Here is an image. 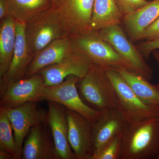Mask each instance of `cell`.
Returning a JSON list of instances; mask_svg holds the SVG:
<instances>
[{"instance_id":"cell-1","label":"cell","mask_w":159,"mask_h":159,"mask_svg":"<svg viewBox=\"0 0 159 159\" xmlns=\"http://www.w3.org/2000/svg\"><path fill=\"white\" fill-rule=\"evenodd\" d=\"M159 157L157 117L127 123L122 134L120 159H158Z\"/></svg>"},{"instance_id":"cell-2","label":"cell","mask_w":159,"mask_h":159,"mask_svg":"<svg viewBox=\"0 0 159 159\" xmlns=\"http://www.w3.org/2000/svg\"><path fill=\"white\" fill-rule=\"evenodd\" d=\"M72 51L104 70H125L135 73L130 64L108 42L91 31L70 37Z\"/></svg>"},{"instance_id":"cell-3","label":"cell","mask_w":159,"mask_h":159,"mask_svg":"<svg viewBox=\"0 0 159 159\" xmlns=\"http://www.w3.org/2000/svg\"><path fill=\"white\" fill-rule=\"evenodd\" d=\"M77 88L81 99L91 108L100 112L118 108L116 90L104 69L91 65Z\"/></svg>"},{"instance_id":"cell-4","label":"cell","mask_w":159,"mask_h":159,"mask_svg":"<svg viewBox=\"0 0 159 159\" xmlns=\"http://www.w3.org/2000/svg\"><path fill=\"white\" fill-rule=\"evenodd\" d=\"M95 0H56L54 9L66 36L91 31Z\"/></svg>"},{"instance_id":"cell-5","label":"cell","mask_w":159,"mask_h":159,"mask_svg":"<svg viewBox=\"0 0 159 159\" xmlns=\"http://www.w3.org/2000/svg\"><path fill=\"white\" fill-rule=\"evenodd\" d=\"M105 71L116 90L117 109L125 122L134 123L143 119L157 117L156 107L143 103L119 72L114 70Z\"/></svg>"},{"instance_id":"cell-6","label":"cell","mask_w":159,"mask_h":159,"mask_svg":"<svg viewBox=\"0 0 159 159\" xmlns=\"http://www.w3.org/2000/svg\"><path fill=\"white\" fill-rule=\"evenodd\" d=\"M25 36L29 49L34 54L53 41L67 37L54 7L25 23Z\"/></svg>"},{"instance_id":"cell-7","label":"cell","mask_w":159,"mask_h":159,"mask_svg":"<svg viewBox=\"0 0 159 159\" xmlns=\"http://www.w3.org/2000/svg\"><path fill=\"white\" fill-rule=\"evenodd\" d=\"M80 79L75 75H70L66 80L58 84L46 86L41 97V101H54L76 111L83 115L93 123L100 112L91 108L81 99L77 84Z\"/></svg>"},{"instance_id":"cell-8","label":"cell","mask_w":159,"mask_h":159,"mask_svg":"<svg viewBox=\"0 0 159 159\" xmlns=\"http://www.w3.org/2000/svg\"><path fill=\"white\" fill-rule=\"evenodd\" d=\"M100 38L108 42L116 51L130 64L135 73L147 80L152 78L153 71L136 47L126 37L119 25H115L97 31Z\"/></svg>"},{"instance_id":"cell-9","label":"cell","mask_w":159,"mask_h":159,"mask_svg":"<svg viewBox=\"0 0 159 159\" xmlns=\"http://www.w3.org/2000/svg\"><path fill=\"white\" fill-rule=\"evenodd\" d=\"M38 102H26L16 108L5 109L13 128L17 159H22L23 144L31 129L48 120V111L40 107Z\"/></svg>"},{"instance_id":"cell-10","label":"cell","mask_w":159,"mask_h":159,"mask_svg":"<svg viewBox=\"0 0 159 159\" xmlns=\"http://www.w3.org/2000/svg\"><path fill=\"white\" fill-rule=\"evenodd\" d=\"M45 86L43 77L39 73L12 83L0 94V108H14L26 102L41 101Z\"/></svg>"},{"instance_id":"cell-11","label":"cell","mask_w":159,"mask_h":159,"mask_svg":"<svg viewBox=\"0 0 159 159\" xmlns=\"http://www.w3.org/2000/svg\"><path fill=\"white\" fill-rule=\"evenodd\" d=\"M68 139L76 159H92L93 154V123L76 111L66 108Z\"/></svg>"},{"instance_id":"cell-12","label":"cell","mask_w":159,"mask_h":159,"mask_svg":"<svg viewBox=\"0 0 159 159\" xmlns=\"http://www.w3.org/2000/svg\"><path fill=\"white\" fill-rule=\"evenodd\" d=\"M127 123L117 109L99 113L93 122V154L92 159H97L113 139L123 133Z\"/></svg>"},{"instance_id":"cell-13","label":"cell","mask_w":159,"mask_h":159,"mask_svg":"<svg viewBox=\"0 0 159 159\" xmlns=\"http://www.w3.org/2000/svg\"><path fill=\"white\" fill-rule=\"evenodd\" d=\"M16 40L14 54L8 71L0 78V94L9 84L25 78L34 54L29 49L25 36V23L16 21Z\"/></svg>"},{"instance_id":"cell-14","label":"cell","mask_w":159,"mask_h":159,"mask_svg":"<svg viewBox=\"0 0 159 159\" xmlns=\"http://www.w3.org/2000/svg\"><path fill=\"white\" fill-rule=\"evenodd\" d=\"M22 159H59L48 121L29 131L23 144Z\"/></svg>"},{"instance_id":"cell-15","label":"cell","mask_w":159,"mask_h":159,"mask_svg":"<svg viewBox=\"0 0 159 159\" xmlns=\"http://www.w3.org/2000/svg\"><path fill=\"white\" fill-rule=\"evenodd\" d=\"M91 65L88 60L72 51L59 62L48 66L38 73L43 77L46 86L55 85L70 75L82 78L89 70Z\"/></svg>"},{"instance_id":"cell-16","label":"cell","mask_w":159,"mask_h":159,"mask_svg":"<svg viewBox=\"0 0 159 159\" xmlns=\"http://www.w3.org/2000/svg\"><path fill=\"white\" fill-rule=\"evenodd\" d=\"M48 121L59 159H76L68 139V123L66 107L48 101Z\"/></svg>"},{"instance_id":"cell-17","label":"cell","mask_w":159,"mask_h":159,"mask_svg":"<svg viewBox=\"0 0 159 159\" xmlns=\"http://www.w3.org/2000/svg\"><path fill=\"white\" fill-rule=\"evenodd\" d=\"M72 51L69 37L53 41L34 54V58L26 72L25 78L37 74L42 69L59 62Z\"/></svg>"},{"instance_id":"cell-18","label":"cell","mask_w":159,"mask_h":159,"mask_svg":"<svg viewBox=\"0 0 159 159\" xmlns=\"http://www.w3.org/2000/svg\"><path fill=\"white\" fill-rule=\"evenodd\" d=\"M159 17V0L149 2L144 7L123 16L122 21L131 42L140 40L143 31Z\"/></svg>"},{"instance_id":"cell-19","label":"cell","mask_w":159,"mask_h":159,"mask_svg":"<svg viewBox=\"0 0 159 159\" xmlns=\"http://www.w3.org/2000/svg\"><path fill=\"white\" fill-rule=\"evenodd\" d=\"M16 20L9 15L0 23V78L8 71L14 54Z\"/></svg>"},{"instance_id":"cell-20","label":"cell","mask_w":159,"mask_h":159,"mask_svg":"<svg viewBox=\"0 0 159 159\" xmlns=\"http://www.w3.org/2000/svg\"><path fill=\"white\" fill-rule=\"evenodd\" d=\"M121 74L135 95L143 103L152 107L159 106V86L144 77L125 70H115Z\"/></svg>"},{"instance_id":"cell-21","label":"cell","mask_w":159,"mask_h":159,"mask_svg":"<svg viewBox=\"0 0 159 159\" xmlns=\"http://www.w3.org/2000/svg\"><path fill=\"white\" fill-rule=\"evenodd\" d=\"M122 17L115 0H95L91 30L99 31L109 26L120 25Z\"/></svg>"},{"instance_id":"cell-22","label":"cell","mask_w":159,"mask_h":159,"mask_svg":"<svg viewBox=\"0 0 159 159\" xmlns=\"http://www.w3.org/2000/svg\"><path fill=\"white\" fill-rule=\"evenodd\" d=\"M8 5L9 15L25 24L54 6L52 0H8Z\"/></svg>"},{"instance_id":"cell-23","label":"cell","mask_w":159,"mask_h":159,"mask_svg":"<svg viewBox=\"0 0 159 159\" xmlns=\"http://www.w3.org/2000/svg\"><path fill=\"white\" fill-rule=\"evenodd\" d=\"M13 132L6 110L0 108V151L10 154L17 159V148Z\"/></svg>"},{"instance_id":"cell-24","label":"cell","mask_w":159,"mask_h":159,"mask_svg":"<svg viewBox=\"0 0 159 159\" xmlns=\"http://www.w3.org/2000/svg\"><path fill=\"white\" fill-rule=\"evenodd\" d=\"M122 134H120L106 145L97 159H120L122 152Z\"/></svg>"},{"instance_id":"cell-25","label":"cell","mask_w":159,"mask_h":159,"mask_svg":"<svg viewBox=\"0 0 159 159\" xmlns=\"http://www.w3.org/2000/svg\"><path fill=\"white\" fill-rule=\"evenodd\" d=\"M115 2L123 16L139 10L149 2L147 0H115Z\"/></svg>"},{"instance_id":"cell-26","label":"cell","mask_w":159,"mask_h":159,"mask_svg":"<svg viewBox=\"0 0 159 159\" xmlns=\"http://www.w3.org/2000/svg\"><path fill=\"white\" fill-rule=\"evenodd\" d=\"M159 39V17L143 31L140 40L152 41Z\"/></svg>"},{"instance_id":"cell-27","label":"cell","mask_w":159,"mask_h":159,"mask_svg":"<svg viewBox=\"0 0 159 159\" xmlns=\"http://www.w3.org/2000/svg\"><path fill=\"white\" fill-rule=\"evenodd\" d=\"M136 47L144 58L148 59L152 51L159 49V39L152 41H145Z\"/></svg>"},{"instance_id":"cell-28","label":"cell","mask_w":159,"mask_h":159,"mask_svg":"<svg viewBox=\"0 0 159 159\" xmlns=\"http://www.w3.org/2000/svg\"><path fill=\"white\" fill-rule=\"evenodd\" d=\"M9 15L8 0H0V20Z\"/></svg>"},{"instance_id":"cell-29","label":"cell","mask_w":159,"mask_h":159,"mask_svg":"<svg viewBox=\"0 0 159 159\" xmlns=\"http://www.w3.org/2000/svg\"><path fill=\"white\" fill-rule=\"evenodd\" d=\"M0 159H15L14 157L5 152L0 151Z\"/></svg>"},{"instance_id":"cell-30","label":"cell","mask_w":159,"mask_h":159,"mask_svg":"<svg viewBox=\"0 0 159 159\" xmlns=\"http://www.w3.org/2000/svg\"><path fill=\"white\" fill-rule=\"evenodd\" d=\"M152 54H153V57L156 60L159 66V52L157 50H155L152 52ZM157 85L159 86V82L158 83Z\"/></svg>"},{"instance_id":"cell-31","label":"cell","mask_w":159,"mask_h":159,"mask_svg":"<svg viewBox=\"0 0 159 159\" xmlns=\"http://www.w3.org/2000/svg\"><path fill=\"white\" fill-rule=\"evenodd\" d=\"M156 110L157 111V118L158 119H159V106H157V107H156ZM158 159H159V157H158Z\"/></svg>"},{"instance_id":"cell-32","label":"cell","mask_w":159,"mask_h":159,"mask_svg":"<svg viewBox=\"0 0 159 159\" xmlns=\"http://www.w3.org/2000/svg\"><path fill=\"white\" fill-rule=\"evenodd\" d=\"M52 2H53V3H54V4H55V1H56V0H52Z\"/></svg>"}]
</instances>
